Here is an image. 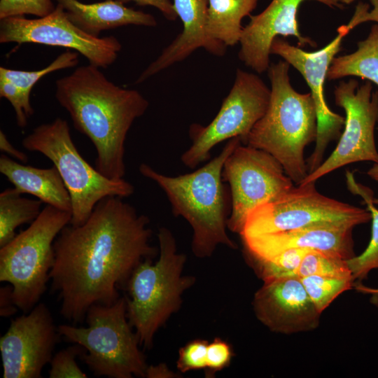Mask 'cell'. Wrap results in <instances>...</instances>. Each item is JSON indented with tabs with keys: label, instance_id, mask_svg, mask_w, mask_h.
Here are the masks:
<instances>
[{
	"label": "cell",
	"instance_id": "6da1fadb",
	"mask_svg": "<svg viewBox=\"0 0 378 378\" xmlns=\"http://www.w3.org/2000/svg\"><path fill=\"white\" fill-rule=\"evenodd\" d=\"M149 224L148 216L113 196L100 200L82 225L61 230L49 279L64 318L82 323L92 305H111L120 298L118 289L135 267L158 254Z\"/></svg>",
	"mask_w": 378,
	"mask_h": 378
},
{
	"label": "cell",
	"instance_id": "7a4b0ae2",
	"mask_svg": "<svg viewBox=\"0 0 378 378\" xmlns=\"http://www.w3.org/2000/svg\"><path fill=\"white\" fill-rule=\"evenodd\" d=\"M55 86L57 102L95 148V168L108 178H124L127 135L146 111L148 100L137 90L116 85L90 64L57 79Z\"/></svg>",
	"mask_w": 378,
	"mask_h": 378
},
{
	"label": "cell",
	"instance_id": "3957f363",
	"mask_svg": "<svg viewBox=\"0 0 378 378\" xmlns=\"http://www.w3.org/2000/svg\"><path fill=\"white\" fill-rule=\"evenodd\" d=\"M241 141L239 137L229 139L222 151L202 167L177 176L161 174L146 163L139 165L141 174L164 192L173 214L190 225L191 248L199 258L211 256L219 245L237 247L227 232L232 202L222 172L225 160Z\"/></svg>",
	"mask_w": 378,
	"mask_h": 378
},
{
	"label": "cell",
	"instance_id": "277c9868",
	"mask_svg": "<svg viewBox=\"0 0 378 378\" xmlns=\"http://www.w3.org/2000/svg\"><path fill=\"white\" fill-rule=\"evenodd\" d=\"M289 66L282 60L270 64L268 108L241 143L272 155L297 186L309 174L304 150L316 140L317 115L311 92L300 93L291 85Z\"/></svg>",
	"mask_w": 378,
	"mask_h": 378
},
{
	"label": "cell",
	"instance_id": "5b68a950",
	"mask_svg": "<svg viewBox=\"0 0 378 378\" xmlns=\"http://www.w3.org/2000/svg\"><path fill=\"white\" fill-rule=\"evenodd\" d=\"M160 255L157 261L147 258L133 270L124 289L127 316L140 346L150 349L156 332L182 304L186 290L195 282L183 274L184 253L177 251L176 240L167 227L158 230Z\"/></svg>",
	"mask_w": 378,
	"mask_h": 378
},
{
	"label": "cell",
	"instance_id": "8992f818",
	"mask_svg": "<svg viewBox=\"0 0 378 378\" xmlns=\"http://www.w3.org/2000/svg\"><path fill=\"white\" fill-rule=\"evenodd\" d=\"M87 327L62 324L66 341L82 346V359L95 376L146 377L148 365L127 316L125 296L113 304H93L85 316Z\"/></svg>",
	"mask_w": 378,
	"mask_h": 378
},
{
	"label": "cell",
	"instance_id": "52a82bcc",
	"mask_svg": "<svg viewBox=\"0 0 378 378\" xmlns=\"http://www.w3.org/2000/svg\"><path fill=\"white\" fill-rule=\"evenodd\" d=\"M22 144L29 151L43 154L57 169L71 200V225L84 223L102 199L125 198L134 192L131 183L124 178H108L83 158L73 141L67 121L61 118L36 127Z\"/></svg>",
	"mask_w": 378,
	"mask_h": 378
},
{
	"label": "cell",
	"instance_id": "ba28073f",
	"mask_svg": "<svg viewBox=\"0 0 378 378\" xmlns=\"http://www.w3.org/2000/svg\"><path fill=\"white\" fill-rule=\"evenodd\" d=\"M71 211L46 205L25 230L0 248V281L13 286L15 304L27 314L46 290L55 262L54 241Z\"/></svg>",
	"mask_w": 378,
	"mask_h": 378
},
{
	"label": "cell",
	"instance_id": "9c48e42d",
	"mask_svg": "<svg viewBox=\"0 0 378 378\" xmlns=\"http://www.w3.org/2000/svg\"><path fill=\"white\" fill-rule=\"evenodd\" d=\"M371 220L366 209L326 197L315 181L300 183L276 199L256 207L248 216L240 236L275 233L313 225L354 227Z\"/></svg>",
	"mask_w": 378,
	"mask_h": 378
},
{
	"label": "cell",
	"instance_id": "30bf717a",
	"mask_svg": "<svg viewBox=\"0 0 378 378\" xmlns=\"http://www.w3.org/2000/svg\"><path fill=\"white\" fill-rule=\"evenodd\" d=\"M271 90L256 74L238 69L233 85L220 108L207 125L192 124V144L181 155L182 163L194 169L210 159L212 148L227 139H246L268 108Z\"/></svg>",
	"mask_w": 378,
	"mask_h": 378
},
{
	"label": "cell",
	"instance_id": "8fae6325",
	"mask_svg": "<svg viewBox=\"0 0 378 378\" xmlns=\"http://www.w3.org/2000/svg\"><path fill=\"white\" fill-rule=\"evenodd\" d=\"M222 177L229 183L231 195L227 227L239 235L256 207L276 199L294 186L272 155L241 141L225 160Z\"/></svg>",
	"mask_w": 378,
	"mask_h": 378
},
{
	"label": "cell",
	"instance_id": "7c38bea8",
	"mask_svg": "<svg viewBox=\"0 0 378 378\" xmlns=\"http://www.w3.org/2000/svg\"><path fill=\"white\" fill-rule=\"evenodd\" d=\"M335 102L346 114L344 131L331 155L301 183L316 181L346 164L370 161L378 163L374 130L378 123V91L366 80L341 81L334 90Z\"/></svg>",
	"mask_w": 378,
	"mask_h": 378
},
{
	"label": "cell",
	"instance_id": "4fadbf2b",
	"mask_svg": "<svg viewBox=\"0 0 378 378\" xmlns=\"http://www.w3.org/2000/svg\"><path fill=\"white\" fill-rule=\"evenodd\" d=\"M0 43H36L73 50L99 68L111 65L122 48L113 36L93 37L83 31L69 20L59 4L43 17L0 19Z\"/></svg>",
	"mask_w": 378,
	"mask_h": 378
},
{
	"label": "cell",
	"instance_id": "5bb4252c",
	"mask_svg": "<svg viewBox=\"0 0 378 378\" xmlns=\"http://www.w3.org/2000/svg\"><path fill=\"white\" fill-rule=\"evenodd\" d=\"M337 31V35L332 41L316 51H305L279 36L274 39L270 48L271 54L280 56L302 74L315 103L318 130L316 146L307 164L309 174L322 163L328 144L340 136L344 125L345 118L330 110L324 95L328 69L341 50L343 38L350 30L346 24H343L338 27Z\"/></svg>",
	"mask_w": 378,
	"mask_h": 378
},
{
	"label": "cell",
	"instance_id": "9a60e30c",
	"mask_svg": "<svg viewBox=\"0 0 378 378\" xmlns=\"http://www.w3.org/2000/svg\"><path fill=\"white\" fill-rule=\"evenodd\" d=\"M62 336L51 312L42 302L11 321L0 337L4 378H41Z\"/></svg>",
	"mask_w": 378,
	"mask_h": 378
},
{
	"label": "cell",
	"instance_id": "2e32d148",
	"mask_svg": "<svg viewBox=\"0 0 378 378\" xmlns=\"http://www.w3.org/2000/svg\"><path fill=\"white\" fill-rule=\"evenodd\" d=\"M252 305L258 321L274 332L293 334L319 326L321 313L298 276L263 282L254 294Z\"/></svg>",
	"mask_w": 378,
	"mask_h": 378
},
{
	"label": "cell",
	"instance_id": "e0dca14e",
	"mask_svg": "<svg viewBox=\"0 0 378 378\" xmlns=\"http://www.w3.org/2000/svg\"><path fill=\"white\" fill-rule=\"evenodd\" d=\"M308 0H272L264 10L249 15V22L243 27L239 41V59L258 74L267 71L271 45L276 37L293 36L298 46H315L316 43L304 36L299 30L298 13L301 4ZM316 1L334 8L329 0Z\"/></svg>",
	"mask_w": 378,
	"mask_h": 378
},
{
	"label": "cell",
	"instance_id": "ac0fdd59",
	"mask_svg": "<svg viewBox=\"0 0 378 378\" xmlns=\"http://www.w3.org/2000/svg\"><path fill=\"white\" fill-rule=\"evenodd\" d=\"M353 229L346 225H313L241 237L244 255L254 258H267L288 248H302L347 260L355 256Z\"/></svg>",
	"mask_w": 378,
	"mask_h": 378
},
{
	"label": "cell",
	"instance_id": "d6986e66",
	"mask_svg": "<svg viewBox=\"0 0 378 378\" xmlns=\"http://www.w3.org/2000/svg\"><path fill=\"white\" fill-rule=\"evenodd\" d=\"M176 13L182 22L183 30L165 48L160 55L140 74L136 83L145 81L152 76L190 56L198 48L222 56L226 46L211 39L206 31L208 0H172Z\"/></svg>",
	"mask_w": 378,
	"mask_h": 378
},
{
	"label": "cell",
	"instance_id": "ffe728a7",
	"mask_svg": "<svg viewBox=\"0 0 378 378\" xmlns=\"http://www.w3.org/2000/svg\"><path fill=\"white\" fill-rule=\"evenodd\" d=\"M69 20L85 33L100 37L102 31L127 25L155 27L156 19L150 13L129 8L118 0L85 4L78 0H55Z\"/></svg>",
	"mask_w": 378,
	"mask_h": 378
},
{
	"label": "cell",
	"instance_id": "44dd1931",
	"mask_svg": "<svg viewBox=\"0 0 378 378\" xmlns=\"http://www.w3.org/2000/svg\"><path fill=\"white\" fill-rule=\"evenodd\" d=\"M0 172L20 193L30 194L48 205L71 211L69 193L54 165L50 168H37L1 155Z\"/></svg>",
	"mask_w": 378,
	"mask_h": 378
},
{
	"label": "cell",
	"instance_id": "7402d4cb",
	"mask_svg": "<svg viewBox=\"0 0 378 378\" xmlns=\"http://www.w3.org/2000/svg\"><path fill=\"white\" fill-rule=\"evenodd\" d=\"M79 53L66 50L46 67L36 71H22L0 67V97L11 104L19 127L24 128L34 110L30 102L31 90L46 75L61 69L76 66Z\"/></svg>",
	"mask_w": 378,
	"mask_h": 378
},
{
	"label": "cell",
	"instance_id": "603a6c76",
	"mask_svg": "<svg viewBox=\"0 0 378 378\" xmlns=\"http://www.w3.org/2000/svg\"><path fill=\"white\" fill-rule=\"evenodd\" d=\"M259 0H208L206 31L208 36L226 46L239 43L241 21L256 8Z\"/></svg>",
	"mask_w": 378,
	"mask_h": 378
},
{
	"label": "cell",
	"instance_id": "cb8c5ba5",
	"mask_svg": "<svg viewBox=\"0 0 378 378\" xmlns=\"http://www.w3.org/2000/svg\"><path fill=\"white\" fill-rule=\"evenodd\" d=\"M357 76L378 86V25L372 26L368 36L357 43L350 54L336 57L327 73V79L336 80Z\"/></svg>",
	"mask_w": 378,
	"mask_h": 378
},
{
	"label": "cell",
	"instance_id": "d4e9b609",
	"mask_svg": "<svg viewBox=\"0 0 378 378\" xmlns=\"http://www.w3.org/2000/svg\"><path fill=\"white\" fill-rule=\"evenodd\" d=\"M22 195L14 187L0 193V248L16 236L18 227L31 223L41 211V200L27 198Z\"/></svg>",
	"mask_w": 378,
	"mask_h": 378
},
{
	"label": "cell",
	"instance_id": "484cf974",
	"mask_svg": "<svg viewBox=\"0 0 378 378\" xmlns=\"http://www.w3.org/2000/svg\"><path fill=\"white\" fill-rule=\"evenodd\" d=\"M346 178L349 190L362 197L371 214V238L367 248L359 255L346 260L354 280H362L371 270L378 268V209L374 206V194L370 188L358 183L350 172H346Z\"/></svg>",
	"mask_w": 378,
	"mask_h": 378
},
{
	"label": "cell",
	"instance_id": "4316f807",
	"mask_svg": "<svg viewBox=\"0 0 378 378\" xmlns=\"http://www.w3.org/2000/svg\"><path fill=\"white\" fill-rule=\"evenodd\" d=\"M311 249L291 248L267 258L245 255L256 274L263 281L298 276L297 272L302 258Z\"/></svg>",
	"mask_w": 378,
	"mask_h": 378
},
{
	"label": "cell",
	"instance_id": "83f0119b",
	"mask_svg": "<svg viewBox=\"0 0 378 378\" xmlns=\"http://www.w3.org/2000/svg\"><path fill=\"white\" fill-rule=\"evenodd\" d=\"M310 299L322 313L341 293L351 289L354 280L321 275L300 278Z\"/></svg>",
	"mask_w": 378,
	"mask_h": 378
},
{
	"label": "cell",
	"instance_id": "f1b7e54d",
	"mask_svg": "<svg viewBox=\"0 0 378 378\" xmlns=\"http://www.w3.org/2000/svg\"><path fill=\"white\" fill-rule=\"evenodd\" d=\"M297 275L300 278L321 275L354 280L346 260L315 250H309L304 255Z\"/></svg>",
	"mask_w": 378,
	"mask_h": 378
},
{
	"label": "cell",
	"instance_id": "f546056e",
	"mask_svg": "<svg viewBox=\"0 0 378 378\" xmlns=\"http://www.w3.org/2000/svg\"><path fill=\"white\" fill-rule=\"evenodd\" d=\"M85 352L80 345L75 344L56 353L52 358L50 378H86L87 374L78 365L76 359Z\"/></svg>",
	"mask_w": 378,
	"mask_h": 378
},
{
	"label": "cell",
	"instance_id": "4dcf8cb0",
	"mask_svg": "<svg viewBox=\"0 0 378 378\" xmlns=\"http://www.w3.org/2000/svg\"><path fill=\"white\" fill-rule=\"evenodd\" d=\"M55 6L52 0H0V19L25 15L41 18L51 13Z\"/></svg>",
	"mask_w": 378,
	"mask_h": 378
},
{
	"label": "cell",
	"instance_id": "1f68e13d",
	"mask_svg": "<svg viewBox=\"0 0 378 378\" xmlns=\"http://www.w3.org/2000/svg\"><path fill=\"white\" fill-rule=\"evenodd\" d=\"M209 342L197 339L182 346L178 352L176 368L182 373L206 369V351Z\"/></svg>",
	"mask_w": 378,
	"mask_h": 378
},
{
	"label": "cell",
	"instance_id": "d6a6232c",
	"mask_svg": "<svg viewBox=\"0 0 378 378\" xmlns=\"http://www.w3.org/2000/svg\"><path fill=\"white\" fill-rule=\"evenodd\" d=\"M233 351L230 344L216 337L209 343L206 351V374L209 377L227 368L232 358Z\"/></svg>",
	"mask_w": 378,
	"mask_h": 378
},
{
	"label": "cell",
	"instance_id": "836d02e7",
	"mask_svg": "<svg viewBox=\"0 0 378 378\" xmlns=\"http://www.w3.org/2000/svg\"><path fill=\"white\" fill-rule=\"evenodd\" d=\"M371 8L365 4H358L351 19L346 24L351 31L361 23L374 22L378 25V0H369Z\"/></svg>",
	"mask_w": 378,
	"mask_h": 378
},
{
	"label": "cell",
	"instance_id": "e575fe53",
	"mask_svg": "<svg viewBox=\"0 0 378 378\" xmlns=\"http://www.w3.org/2000/svg\"><path fill=\"white\" fill-rule=\"evenodd\" d=\"M123 4L134 2L138 6H150L157 8L168 20L174 21L178 18L174 8L172 0H118Z\"/></svg>",
	"mask_w": 378,
	"mask_h": 378
},
{
	"label": "cell",
	"instance_id": "d590c367",
	"mask_svg": "<svg viewBox=\"0 0 378 378\" xmlns=\"http://www.w3.org/2000/svg\"><path fill=\"white\" fill-rule=\"evenodd\" d=\"M14 303L13 286L9 284L0 288V316L8 317L15 314L18 310Z\"/></svg>",
	"mask_w": 378,
	"mask_h": 378
},
{
	"label": "cell",
	"instance_id": "8d00e7d4",
	"mask_svg": "<svg viewBox=\"0 0 378 378\" xmlns=\"http://www.w3.org/2000/svg\"><path fill=\"white\" fill-rule=\"evenodd\" d=\"M0 149L2 152L23 163H26L28 160L27 155L14 147L2 130L0 131Z\"/></svg>",
	"mask_w": 378,
	"mask_h": 378
},
{
	"label": "cell",
	"instance_id": "74e56055",
	"mask_svg": "<svg viewBox=\"0 0 378 378\" xmlns=\"http://www.w3.org/2000/svg\"><path fill=\"white\" fill-rule=\"evenodd\" d=\"M146 377L148 378H174L178 377V374L170 370L164 363L156 365H148Z\"/></svg>",
	"mask_w": 378,
	"mask_h": 378
},
{
	"label": "cell",
	"instance_id": "f35d334b",
	"mask_svg": "<svg viewBox=\"0 0 378 378\" xmlns=\"http://www.w3.org/2000/svg\"><path fill=\"white\" fill-rule=\"evenodd\" d=\"M354 286H355L357 291L370 295V302L374 306L378 307V288H370L358 283Z\"/></svg>",
	"mask_w": 378,
	"mask_h": 378
},
{
	"label": "cell",
	"instance_id": "ab89813d",
	"mask_svg": "<svg viewBox=\"0 0 378 378\" xmlns=\"http://www.w3.org/2000/svg\"><path fill=\"white\" fill-rule=\"evenodd\" d=\"M367 174L374 181L378 182V163H374L372 167L368 171ZM374 204H378V198L373 200Z\"/></svg>",
	"mask_w": 378,
	"mask_h": 378
},
{
	"label": "cell",
	"instance_id": "60d3db41",
	"mask_svg": "<svg viewBox=\"0 0 378 378\" xmlns=\"http://www.w3.org/2000/svg\"><path fill=\"white\" fill-rule=\"evenodd\" d=\"M334 7L337 8H342V5L346 4L349 5L351 3H354V1H356L358 0H329Z\"/></svg>",
	"mask_w": 378,
	"mask_h": 378
}]
</instances>
